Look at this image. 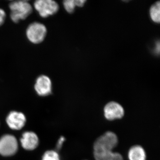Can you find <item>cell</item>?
<instances>
[{"instance_id": "6da1fadb", "label": "cell", "mask_w": 160, "mask_h": 160, "mask_svg": "<svg viewBox=\"0 0 160 160\" xmlns=\"http://www.w3.org/2000/svg\"><path fill=\"white\" fill-rule=\"evenodd\" d=\"M9 7L11 10L10 17L15 23L26 19L32 11V7L28 1H14L9 4Z\"/></svg>"}, {"instance_id": "7a4b0ae2", "label": "cell", "mask_w": 160, "mask_h": 160, "mask_svg": "<svg viewBox=\"0 0 160 160\" xmlns=\"http://www.w3.org/2000/svg\"><path fill=\"white\" fill-rule=\"evenodd\" d=\"M118 139L117 135L111 131L106 132L98 138L93 144V151H112L117 146Z\"/></svg>"}, {"instance_id": "3957f363", "label": "cell", "mask_w": 160, "mask_h": 160, "mask_svg": "<svg viewBox=\"0 0 160 160\" xmlns=\"http://www.w3.org/2000/svg\"><path fill=\"white\" fill-rule=\"evenodd\" d=\"M47 34L46 26L42 23L34 22L30 24L26 30V36L32 43L39 44L44 41Z\"/></svg>"}, {"instance_id": "277c9868", "label": "cell", "mask_w": 160, "mask_h": 160, "mask_svg": "<svg viewBox=\"0 0 160 160\" xmlns=\"http://www.w3.org/2000/svg\"><path fill=\"white\" fill-rule=\"evenodd\" d=\"M18 143L16 138L10 134L4 135L0 138V154L10 156L16 153Z\"/></svg>"}, {"instance_id": "5b68a950", "label": "cell", "mask_w": 160, "mask_h": 160, "mask_svg": "<svg viewBox=\"0 0 160 160\" xmlns=\"http://www.w3.org/2000/svg\"><path fill=\"white\" fill-rule=\"evenodd\" d=\"M34 6L40 15L44 18L55 14L59 9L58 3L52 0H38L35 2Z\"/></svg>"}, {"instance_id": "8992f818", "label": "cell", "mask_w": 160, "mask_h": 160, "mask_svg": "<svg viewBox=\"0 0 160 160\" xmlns=\"http://www.w3.org/2000/svg\"><path fill=\"white\" fill-rule=\"evenodd\" d=\"M104 116L106 119L112 121L121 119L124 116L125 111L122 106L116 102L107 103L104 109Z\"/></svg>"}, {"instance_id": "52a82bcc", "label": "cell", "mask_w": 160, "mask_h": 160, "mask_svg": "<svg viewBox=\"0 0 160 160\" xmlns=\"http://www.w3.org/2000/svg\"><path fill=\"white\" fill-rule=\"evenodd\" d=\"M26 118L23 113L16 111H12L6 118V122L12 129L19 130L26 124Z\"/></svg>"}, {"instance_id": "ba28073f", "label": "cell", "mask_w": 160, "mask_h": 160, "mask_svg": "<svg viewBox=\"0 0 160 160\" xmlns=\"http://www.w3.org/2000/svg\"><path fill=\"white\" fill-rule=\"evenodd\" d=\"M34 88L39 95L41 96L49 95L51 93V80L46 76H40L36 80Z\"/></svg>"}, {"instance_id": "9c48e42d", "label": "cell", "mask_w": 160, "mask_h": 160, "mask_svg": "<svg viewBox=\"0 0 160 160\" xmlns=\"http://www.w3.org/2000/svg\"><path fill=\"white\" fill-rule=\"evenodd\" d=\"M22 146L25 149L32 150L38 147L39 139L38 136L32 132H26L22 134L21 139Z\"/></svg>"}, {"instance_id": "30bf717a", "label": "cell", "mask_w": 160, "mask_h": 160, "mask_svg": "<svg viewBox=\"0 0 160 160\" xmlns=\"http://www.w3.org/2000/svg\"><path fill=\"white\" fill-rule=\"evenodd\" d=\"M95 160H124L122 155L112 151H93Z\"/></svg>"}, {"instance_id": "8fae6325", "label": "cell", "mask_w": 160, "mask_h": 160, "mask_svg": "<svg viewBox=\"0 0 160 160\" xmlns=\"http://www.w3.org/2000/svg\"><path fill=\"white\" fill-rule=\"evenodd\" d=\"M128 158L129 160H146V152L142 147L136 145L129 149Z\"/></svg>"}, {"instance_id": "7c38bea8", "label": "cell", "mask_w": 160, "mask_h": 160, "mask_svg": "<svg viewBox=\"0 0 160 160\" xmlns=\"http://www.w3.org/2000/svg\"><path fill=\"white\" fill-rule=\"evenodd\" d=\"M150 15L152 20L155 22L159 23L160 21V3L158 2L151 6Z\"/></svg>"}, {"instance_id": "4fadbf2b", "label": "cell", "mask_w": 160, "mask_h": 160, "mask_svg": "<svg viewBox=\"0 0 160 160\" xmlns=\"http://www.w3.org/2000/svg\"><path fill=\"white\" fill-rule=\"evenodd\" d=\"M42 160H61L57 152L53 150L46 151L43 155Z\"/></svg>"}, {"instance_id": "5bb4252c", "label": "cell", "mask_w": 160, "mask_h": 160, "mask_svg": "<svg viewBox=\"0 0 160 160\" xmlns=\"http://www.w3.org/2000/svg\"><path fill=\"white\" fill-rule=\"evenodd\" d=\"M63 4L65 9L69 13H72L74 11L76 6L74 0H66L64 1Z\"/></svg>"}, {"instance_id": "9a60e30c", "label": "cell", "mask_w": 160, "mask_h": 160, "mask_svg": "<svg viewBox=\"0 0 160 160\" xmlns=\"http://www.w3.org/2000/svg\"><path fill=\"white\" fill-rule=\"evenodd\" d=\"M6 14L3 9H0V26H2L6 19Z\"/></svg>"}, {"instance_id": "2e32d148", "label": "cell", "mask_w": 160, "mask_h": 160, "mask_svg": "<svg viewBox=\"0 0 160 160\" xmlns=\"http://www.w3.org/2000/svg\"><path fill=\"white\" fill-rule=\"evenodd\" d=\"M86 2V1L85 0H76V1H74L75 6H79V7H82Z\"/></svg>"}, {"instance_id": "e0dca14e", "label": "cell", "mask_w": 160, "mask_h": 160, "mask_svg": "<svg viewBox=\"0 0 160 160\" xmlns=\"http://www.w3.org/2000/svg\"><path fill=\"white\" fill-rule=\"evenodd\" d=\"M65 138L63 137H62L60 138V139L59 140L58 142L57 146V148L58 149H59L60 148L62 147V145L63 143L65 141Z\"/></svg>"}, {"instance_id": "ac0fdd59", "label": "cell", "mask_w": 160, "mask_h": 160, "mask_svg": "<svg viewBox=\"0 0 160 160\" xmlns=\"http://www.w3.org/2000/svg\"></svg>"}]
</instances>
